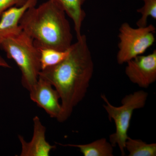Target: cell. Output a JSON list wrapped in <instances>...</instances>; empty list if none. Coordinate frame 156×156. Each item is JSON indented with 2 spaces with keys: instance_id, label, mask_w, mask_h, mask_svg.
Instances as JSON below:
<instances>
[{
  "instance_id": "6da1fadb",
  "label": "cell",
  "mask_w": 156,
  "mask_h": 156,
  "mask_svg": "<svg viewBox=\"0 0 156 156\" xmlns=\"http://www.w3.org/2000/svg\"><path fill=\"white\" fill-rule=\"evenodd\" d=\"M94 72V63L87 37L82 34L72 44L66 57L58 64L42 70L39 77L58 92L62 111L57 121L65 122L86 96Z\"/></svg>"
},
{
  "instance_id": "7a4b0ae2",
  "label": "cell",
  "mask_w": 156,
  "mask_h": 156,
  "mask_svg": "<svg viewBox=\"0 0 156 156\" xmlns=\"http://www.w3.org/2000/svg\"><path fill=\"white\" fill-rule=\"evenodd\" d=\"M65 11L51 0L31 7L23 14L20 25L37 48L67 50L73 36Z\"/></svg>"
},
{
  "instance_id": "3957f363",
  "label": "cell",
  "mask_w": 156,
  "mask_h": 156,
  "mask_svg": "<svg viewBox=\"0 0 156 156\" xmlns=\"http://www.w3.org/2000/svg\"><path fill=\"white\" fill-rule=\"evenodd\" d=\"M0 48L19 67L23 87L29 92L36 83L41 71L40 51L33 39L22 30L3 41Z\"/></svg>"
},
{
  "instance_id": "277c9868",
  "label": "cell",
  "mask_w": 156,
  "mask_h": 156,
  "mask_svg": "<svg viewBox=\"0 0 156 156\" xmlns=\"http://www.w3.org/2000/svg\"><path fill=\"white\" fill-rule=\"evenodd\" d=\"M148 96L147 92L143 90L136 91L126 95L122 99V105L116 107L109 102L105 95H101L105 102L103 107L108 115L109 120H113L115 125V132L110 135V142L114 147L117 145L119 147L122 156L126 154V143L133 112L135 110L144 107Z\"/></svg>"
},
{
  "instance_id": "5b68a950",
  "label": "cell",
  "mask_w": 156,
  "mask_h": 156,
  "mask_svg": "<svg viewBox=\"0 0 156 156\" xmlns=\"http://www.w3.org/2000/svg\"><path fill=\"white\" fill-rule=\"evenodd\" d=\"M156 28L153 24L134 28L127 22L119 29L118 50L116 58L122 65L136 56L143 55L155 41Z\"/></svg>"
},
{
  "instance_id": "8992f818",
  "label": "cell",
  "mask_w": 156,
  "mask_h": 156,
  "mask_svg": "<svg viewBox=\"0 0 156 156\" xmlns=\"http://www.w3.org/2000/svg\"><path fill=\"white\" fill-rule=\"evenodd\" d=\"M125 73L129 80L139 87L147 88L156 80V50L126 62Z\"/></svg>"
},
{
  "instance_id": "52a82bcc",
  "label": "cell",
  "mask_w": 156,
  "mask_h": 156,
  "mask_svg": "<svg viewBox=\"0 0 156 156\" xmlns=\"http://www.w3.org/2000/svg\"><path fill=\"white\" fill-rule=\"evenodd\" d=\"M29 92L31 100L44 110L51 118L58 119L62 111L60 96L49 82L39 77Z\"/></svg>"
},
{
  "instance_id": "ba28073f",
  "label": "cell",
  "mask_w": 156,
  "mask_h": 156,
  "mask_svg": "<svg viewBox=\"0 0 156 156\" xmlns=\"http://www.w3.org/2000/svg\"><path fill=\"white\" fill-rule=\"evenodd\" d=\"M34 133L30 142L25 141L23 136L18 135L21 145L20 156H49L50 152L56 146L50 145L46 140V128L40 118L35 116L33 119Z\"/></svg>"
},
{
  "instance_id": "9c48e42d",
  "label": "cell",
  "mask_w": 156,
  "mask_h": 156,
  "mask_svg": "<svg viewBox=\"0 0 156 156\" xmlns=\"http://www.w3.org/2000/svg\"><path fill=\"white\" fill-rule=\"evenodd\" d=\"M37 0H28L23 5L13 6L4 11L0 17V43L22 31L20 20L27 10L36 5Z\"/></svg>"
},
{
  "instance_id": "30bf717a",
  "label": "cell",
  "mask_w": 156,
  "mask_h": 156,
  "mask_svg": "<svg viewBox=\"0 0 156 156\" xmlns=\"http://www.w3.org/2000/svg\"><path fill=\"white\" fill-rule=\"evenodd\" d=\"M65 11L73 23L76 38L80 37L86 14L83 6L86 0H51Z\"/></svg>"
},
{
  "instance_id": "8fae6325",
  "label": "cell",
  "mask_w": 156,
  "mask_h": 156,
  "mask_svg": "<svg viewBox=\"0 0 156 156\" xmlns=\"http://www.w3.org/2000/svg\"><path fill=\"white\" fill-rule=\"evenodd\" d=\"M63 146L77 147L84 156H113V147L110 142L105 138L85 144H59Z\"/></svg>"
},
{
  "instance_id": "7c38bea8",
  "label": "cell",
  "mask_w": 156,
  "mask_h": 156,
  "mask_svg": "<svg viewBox=\"0 0 156 156\" xmlns=\"http://www.w3.org/2000/svg\"><path fill=\"white\" fill-rule=\"evenodd\" d=\"M126 150L129 156H155L156 144H147L140 139L128 137L126 143Z\"/></svg>"
},
{
  "instance_id": "4fadbf2b",
  "label": "cell",
  "mask_w": 156,
  "mask_h": 156,
  "mask_svg": "<svg viewBox=\"0 0 156 156\" xmlns=\"http://www.w3.org/2000/svg\"><path fill=\"white\" fill-rule=\"evenodd\" d=\"M38 48L40 51L41 70H42L62 61L68 54L69 48L64 51L50 48Z\"/></svg>"
},
{
  "instance_id": "5bb4252c",
  "label": "cell",
  "mask_w": 156,
  "mask_h": 156,
  "mask_svg": "<svg viewBox=\"0 0 156 156\" xmlns=\"http://www.w3.org/2000/svg\"><path fill=\"white\" fill-rule=\"evenodd\" d=\"M144 5L137 9L136 12L141 14V17L136 21L138 27H144L147 25L149 17L156 19V0H142Z\"/></svg>"
},
{
  "instance_id": "9a60e30c",
  "label": "cell",
  "mask_w": 156,
  "mask_h": 156,
  "mask_svg": "<svg viewBox=\"0 0 156 156\" xmlns=\"http://www.w3.org/2000/svg\"><path fill=\"white\" fill-rule=\"evenodd\" d=\"M28 0H0V17L7 9L13 6L23 5Z\"/></svg>"
},
{
  "instance_id": "2e32d148",
  "label": "cell",
  "mask_w": 156,
  "mask_h": 156,
  "mask_svg": "<svg viewBox=\"0 0 156 156\" xmlns=\"http://www.w3.org/2000/svg\"><path fill=\"white\" fill-rule=\"evenodd\" d=\"M0 67L5 68H11V67L8 62L0 55Z\"/></svg>"
}]
</instances>
